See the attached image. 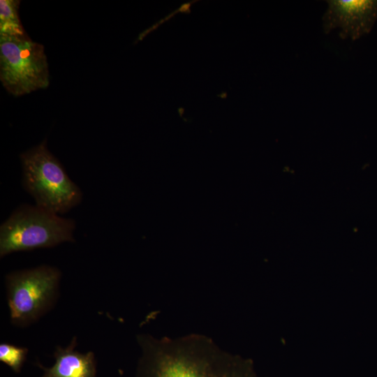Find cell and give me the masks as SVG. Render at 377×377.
I'll return each mask as SVG.
<instances>
[{
  "instance_id": "cell-8",
  "label": "cell",
  "mask_w": 377,
  "mask_h": 377,
  "mask_svg": "<svg viewBox=\"0 0 377 377\" xmlns=\"http://www.w3.org/2000/svg\"><path fill=\"white\" fill-rule=\"evenodd\" d=\"M19 0L0 1V36H20L27 34L18 14Z\"/></svg>"
},
{
  "instance_id": "cell-7",
  "label": "cell",
  "mask_w": 377,
  "mask_h": 377,
  "mask_svg": "<svg viewBox=\"0 0 377 377\" xmlns=\"http://www.w3.org/2000/svg\"><path fill=\"white\" fill-rule=\"evenodd\" d=\"M76 337L66 348L57 346L54 353L55 362L47 368L38 363L43 370L41 377H96V367L94 353H81L75 350Z\"/></svg>"
},
{
  "instance_id": "cell-1",
  "label": "cell",
  "mask_w": 377,
  "mask_h": 377,
  "mask_svg": "<svg viewBox=\"0 0 377 377\" xmlns=\"http://www.w3.org/2000/svg\"><path fill=\"white\" fill-rule=\"evenodd\" d=\"M137 343L135 377H258L250 359L223 349L205 334H140Z\"/></svg>"
},
{
  "instance_id": "cell-4",
  "label": "cell",
  "mask_w": 377,
  "mask_h": 377,
  "mask_svg": "<svg viewBox=\"0 0 377 377\" xmlns=\"http://www.w3.org/2000/svg\"><path fill=\"white\" fill-rule=\"evenodd\" d=\"M61 277L60 270L50 265L8 273L5 284L12 324L27 327L49 312L59 297Z\"/></svg>"
},
{
  "instance_id": "cell-2",
  "label": "cell",
  "mask_w": 377,
  "mask_h": 377,
  "mask_svg": "<svg viewBox=\"0 0 377 377\" xmlns=\"http://www.w3.org/2000/svg\"><path fill=\"white\" fill-rule=\"evenodd\" d=\"M22 184L36 205L57 214L67 212L82 200L80 188L69 178L44 140L20 156Z\"/></svg>"
},
{
  "instance_id": "cell-3",
  "label": "cell",
  "mask_w": 377,
  "mask_h": 377,
  "mask_svg": "<svg viewBox=\"0 0 377 377\" xmlns=\"http://www.w3.org/2000/svg\"><path fill=\"white\" fill-rule=\"evenodd\" d=\"M75 223L37 205L19 206L0 227V257L74 242Z\"/></svg>"
},
{
  "instance_id": "cell-9",
  "label": "cell",
  "mask_w": 377,
  "mask_h": 377,
  "mask_svg": "<svg viewBox=\"0 0 377 377\" xmlns=\"http://www.w3.org/2000/svg\"><path fill=\"white\" fill-rule=\"evenodd\" d=\"M28 349L8 343L0 344V361L15 373H20L26 360Z\"/></svg>"
},
{
  "instance_id": "cell-6",
  "label": "cell",
  "mask_w": 377,
  "mask_h": 377,
  "mask_svg": "<svg viewBox=\"0 0 377 377\" xmlns=\"http://www.w3.org/2000/svg\"><path fill=\"white\" fill-rule=\"evenodd\" d=\"M322 21L325 34L340 29L339 37L357 40L371 30L377 20V0H329Z\"/></svg>"
},
{
  "instance_id": "cell-5",
  "label": "cell",
  "mask_w": 377,
  "mask_h": 377,
  "mask_svg": "<svg viewBox=\"0 0 377 377\" xmlns=\"http://www.w3.org/2000/svg\"><path fill=\"white\" fill-rule=\"evenodd\" d=\"M0 80L15 96L47 88L50 73L44 46L27 34L0 36Z\"/></svg>"
}]
</instances>
